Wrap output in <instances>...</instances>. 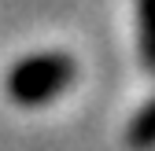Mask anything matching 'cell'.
<instances>
[{
	"instance_id": "7a4b0ae2",
	"label": "cell",
	"mask_w": 155,
	"mask_h": 151,
	"mask_svg": "<svg viewBox=\"0 0 155 151\" xmlns=\"http://www.w3.org/2000/svg\"><path fill=\"white\" fill-rule=\"evenodd\" d=\"M137 41H140V63L155 74V0L137 4Z\"/></svg>"
},
{
	"instance_id": "6da1fadb",
	"label": "cell",
	"mask_w": 155,
	"mask_h": 151,
	"mask_svg": "<svg viewBox=\"0 0 155 151\" xmlns=\"http://www.w3.org/2000/svg\"><path fill=\"white\" fill-rule=\"evenodd\" d=\"M74 59L63 52H41L30 59L15 63L8 70V96L18 107H41L48 100H55L59 92L74 81Z\"/></svg>"
},
{
	"instance_id": "3957f363",
	"label": "cell",
	"mask_w": 155,
	"mask_h": 151,
	"mask_svg": "<svg viewBox=\"0 0 155 151\" xmlns=\"http://www.w3.org/2000/svg\"><path fill=\"white\" fill-rule=\"evenodd\" d=\"M129 144H133V147H140V151L155 147V96L144 103L140 114L133 118V125H129Z\"/></svg>"
}]
</instances>
